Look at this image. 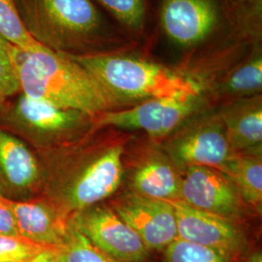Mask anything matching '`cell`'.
<instances>
[{
    "label": "cell",
    "instance_id": "cell-1",
    "mask_svg": "<svg viewBox=\"0 0 262 262\" xmlns=\"http://www.w3.org/2000/svg\"><path fill=\"white\" fill-rule=\"evenodd\" d=\"M28 33L69 56L129 53L138 42L94 0H15Z\"/></svg>",
    "mask_w": 262,
    "mask_h": 262
},
{
    "label": "cell",
    "instance_id": "cell-2",
    "mask_svg": "<svg viewBox=\"0 0 262 262\" xmlns=\"http://www.w3.org/2000/svg\"><path fill=\"white\" fill-rule=\"evenodd\" d=\"M91 134L38 154L45 171L42 195L68 217L111 196L122 184L123 144L92 140Z\"/></svg>",
    "mask_w": 262,
    "mask_h": 262
},
{
    "label": "cell",
    "instance_id": "cell-3",
    "mask_svg": "<svg viewBox=\"0 0 262 262\" xmlns=\"http://www.w3.org/2000/svg\"><path fill=\"white\" fill-rule=\"evenodd\" d=\"M20 93L61 108L96 118L102 113L129 107L70 56L46 47L34 52L18 50Z\"/></svg>",
    "mask_w": 262,
    "mask_h": 262
},
{
    "label": "cell",
    "instance_id": "cell-4",
    "mask_svg": "<svg viewBox=\"0 0 262 262\" xmlns=\"http://www.w3.org/2000/svg\"><path fill=\"white\" fill-rule=\"evenodd\" d=\"M70 57L128 105L156 98H197L204 91L201 84L180 69L129 53Z\"/></svg>",
    "mask_w": 262,
    "mask_h": 262
},
{
    "label": "cell",
    "instance_id": "cell-5",
    "mask_svg": "<svg viewBox=\"0 0 262 262\" xmlns=\"http://www.w3.org/2000/svg\"><path fill=\"white\" fill-rule=\"evenodd\" d=\"M0 126L43 154L72 145L93 133L94 118L19 93L0 103Z\"/></svg>",
    "mask_w": 262,
    "mask_h": 262
},
{
    "label": "cell",
    "instance_id": "cell-6",
    "mask_svg": "<svg viewBox=\"0 0 262 262\" xmlns=\"http://www.w3.org/2000/svg\"><path fill=\"white\" fill-rule=\"evenodd\" d=\"M159 20L164 35L187 52V58L214 46L237 24L234 10L225 0H162Z\"/></svg>",
    "mask_w": 262,
    "mask_h": 262
},
{
    "label": "cell",
    "instance_id": "cell-7",
    "mask_svg": "<svg viewBox=\"0 0 262 262\" xmlns=\"http://www.w3.org/2000/svg\"><path fill=\"white\" fill-rule=\"evenodd\" d=\"M197 98H156L129 107L102 113L94 119V130L102 127L145 131L163 138L179 128L200 107Z\"/></svg>",
    "mask_w": 262,
    "mask_h": 262
},
{
    "label": "cell",
    "instance_id": "cell-8",
    "mask_svg": "<svg viewBox=\"0 0 262 262\" xmlns=\"http://www.w3.org/2000/svg\"><path fill=\"white\" fill-rule=\"evenodd\" d=\"M70 220L96 248L119 261L146 262L150 257L139 236L111 208L89 207Z\"/></svg>",
    "mask_w": 262,
    "mask_h": 262
},
{
    "label": "cell",
    "instance_id": "cell-9",
    "mask_svg": "<svg viewBox=\"0 0 262 262\" xmlns=\"http://www.w3.org/2000/svg\"><path fill=\"white\" fill-rule=\"evenodd\" d=\"M44 166L26 142L0 126V195L26 201L42 195Z\"/></svg>",
    "mask_w": 262,
    "mask_h": 262
},
{
    "label": "cell",
    "instance_id": "cell-10",
    "mask_svg": "<svg viewBox=\"0 0 262 262\" xmlns=\"http://www.w3.org/2000/svg\"><path fill=\"white\" fill-rule=\"evenodd\" d=\"M176 167L207 166L221 170L233 151L219 115L200 119L176 135L167 147Z\"/></svg>",
    "mask_w": 262,
    "mask_h": 262
},
{
    "label": "cell",
    "instance_id": "cell-11",
    "mask_svg": "<svg viewBox=\"0 0 262 262\" xmlns=\"http://www.w3.org/2000/svg\"><path fill=\"white\" fill-rule=\"evenodd\" d=\"M112 210L139 236L149 251L164 250L177 238L176 216L169 200L131 191L117 198Z\"/></svg>",
    "mask_w": 262,
    "mask_h": 262
},
{
    "label": "cell",
    "instance_id": "cell-12",
    "mask_svg": "<svg viewBox=\"0 0 262 262\" xmlns=\"http://www.w3.org/2000/svg\"><path fill=\"white\" fill-rule=\"evenodd\" d=\"M179 199L189 206L235 222L244 213L243 199L225 173L207 166H188L181 176Z\"/></svg>",
    "mask_w": 262,
    "mask_h": 262
},
{
    "label": "cell",
    "instance_id": "cell-13",
    "mask_svg": "<svg viewBox=\"0 0 262 262\" xmlns=\"http://www.w3.org/2000/svg\"><path fill=\"white\" fill-rule=\"evenodd\" d=\"M169 201L176 216L177 238L233 255L245 250L246 237L233 221L198 210L181 199Z\"/></svg>",
    "mask_w": 262,
    "mask_h": 262
},
{
    "label": "cell",
    "instance_id": "cell-14",
    "mask_svg": "<svg viewBox=\"0 0 262 262\" xmlns=\"http://www.w3.org/2000/svg\"><path fill=\"white\" fill-rule=\"evenodd\" d=\"M8 202L19 235L44 246L61 248L64 245L70 217L63 215L47 197Z\"/></svg>",
    "mask_w": 262,
    "mask_h": 262
},
{
    "label": "cell",
    "instance_id": "cell-15",
    "mask_svg": "<svg viewBox=\"0 0 262 262\" xmlns=\"http://www.w3.org/2000/svg\"><path fill=\"white\" fill-rule=\"evenodd\" d=\"M233 152L261 148V94L232 100L217 114Z\"/></svg>",
    "mask_w": 262,
    "mask_h": 262
},
{
    "label": "cell",
    "instance_id": "cell-16",
    "mask_svg": "<svg viewBox=\"0 0 262 262\" xmlns=\"http://www.w3.org/2000/svg\"><path fill=\"white\" fill-rule=\"evenodd\" d=\"M132 191L143 196L173 200L179 199L181 176L172 160L154 154L142 159L131 173Z\"/></svg>",
    "mask_w": 262,
    "mask_h": 262
},
{
    "label": "cell",
    "instance_id": "cell-17",
    "mask_svg": "<svg viewBox=\"0 0 262 262\" xmlns=\"http://www.w3.org/2000/svg\"><path fill=\"white\" fill-rule=\"evenodd\" d=\"M262 52L257 44L242 59L220 78L215 91L219 95L232 100L261 94Z\"/></svg>",
    "mask_w": 262,
    "mask_h": 262
},
{
    "label": "cell",
    "instance_id": "cell-18",
    "mask_svg": "<svg viewBox=\"0 0 262 262\" xmlns=\"http://www.w3.org/2000/svg\"><path fill=\"white\" fill-rule=\"evenodd\" d=\"M261 148L233 152L220 171L232 181L244 202L260 211L262 203Z\"/></svg>",
    "mask_w": 262,
    "mask_h": 262
},
{
    "label": "cell",
    "instance_id": "cell-19",
    "mask_svg": "<svg viewBox=\"0 0 262 262\" xmlns=\"http://www.w3.org/2000/svg\"><path fill=\"white\" fill-rule=\"evenodd\" d=\"M135 40L140 39L147 26L146 0H94Z\"/></svg>",
    "mask_w": 262,
    "mask_h": 262
},
{
    "label": "cell",
    "instance_id": "cell-20",
    "mask_svg": "<svg viewBox=\"0 0 262 262\" xmlns=\"http://www.w3.org/2000/svg\"><path fill=\"white\" fill-rule=\"evenodd\" d=\"M0 36L23 52H34L44 47L25 28L15 0H0Z\"/></svg>",
    "mask_w": 262,
    "mask_h": 262
},
{
    "label": "cell",
    "instance_id": "cell-21",
    "mask_svg": "<svg viewBox=\"0 0 262 262\" xmlns=\"http://www.w3.org/2000/svg\"><path fill=\"white\" fill-rule=\"evenodd\" d=\"M234 255L176 238L164 249L163 262H231Z\"/></svg>",
    "mask_w": 262,
    "mask_h": 262
},
{
    "label": "cell",
    "instance_id": "cell-22",
    "mask_svg": "<svg viewBox=\"0 0 262 262\" xmlns=\"http://www.w3.org/2000/svg\"><path fill=\"white\" fill-rule=\"evenodd\" d=\"M60 262H122L96 248L69 221L66 243L60 248Z\"/></svg>",
    "mask_w": 262,
    "mask_h": 262
},
{
    "label": "cell",
    "instance_id": "cell-23",
    "mask_svg": "<svg viewBox=\"0 0 262 262\" xmlns=\"http://www.w3.org/2000/svg\"><path fill=\"white\" fill-rule=\"evenodd\" d=\"M56 247L32 242L20 235L0 234V262H28Z\"/></svg>",
    "mask_w": 262,
    "mask_h": 262
},
{
    "label": "cell",
    "instance_id": "cell-24",
    "mask_svg": "<svg viewBox=\"0 0 262 262\" xmlns=\"http://www.w3.org/2000/svg\"><path fill=\"white\" fill-rule=\"evenodd\" d=\"M18 50L0 36V103L20 93L17 69Z\"/></svg>",
    "mask_w": 262,
    "mask_h": 262
},
{
    "label": "cell",
    "instance_id": "cell-25",
    "mask_svg": "<svg viewBox=\"0 0 262 262\" xmlns=\"http://www.w3.org/2000/svg\"><path fill=\"white\" fill-rule=\"evenodd\" d=\"M0 234L19 235L14 214L8 199L0 195Z\"/></svg>",
    "mask_w": 262,
    "mask_h": 262
},
{
    "label": "cell",
    "instance_id": "cell-26",
    "mask_svg": "<svg viewBox=\"0 0 262 262\" xmlns=\"http://www.w3.org/2000/svg\"><path fill=\"white\" fill-rule=\"evenodd\" d=\"M28 262H60V248L49 251L37 258Z\"/></svg>",
    "mask_w": 262,
    "mask_h": 262
},
{
    "label": "cell",
    "instance_id": "cell-27",
    "mask_svg": "<svg viewBox=\"0 0 262 262\" xmlns=\"http://www.w3.org/2000/svg\"><path fill=\"white\" fill-rule=\"evenodd\" d=\"M225 2L234 10L250 8L255 4L261 3V0H225Z\"/></svg>",
    "mask_w": 262,
    "mask_h": 262
},
{
    "label": "cell",
    "instance_id": "cell-28",
    "mask_svg": "<svg viewBox=\"0 0 262 262\" xmlns=\"http://www.w3.org/2000/svg\"><path fill=\"white\" fill-rule=\"evenodd\" d=\"M247 262H262V255L260 253H254L249 257Z\"/></svg>",
    "mask_w": 262,
    "mask_h": 262
}]
</instances>
